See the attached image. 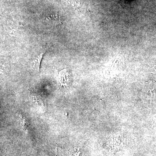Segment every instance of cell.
I'll list each match as a JSON object with an SVG mask.
<instances>
[{
    "instance_id": "obj_1",
    "label": "cell",
    "mask_w": 156,
    "mask_h": 156,
    "mask_svg": "<svg viewBox=\"0 0 156 156\" xmlns=\"http://www.w3.org/2000/svg\"><path fill=\"white\" fill-rule=\"evenodd\" d=\"M69 74L66 69L60 71L58 73V81L60 87L67 86L69 83Z\"/></svg>"
},
{
    "instance_id": "obj_2",
    "label": "cell",
    "mask_w": 156,
    "mask_h": 156,
    "mask_svg": "<svg viewBox=\"0 0 156 156\" xmlns=\"http://www.w3.org/2000/svg\"><path fill=\"white\" fill-rule=\"evenodd\" d=\"M45 52H46V50L41 51L33 58L32 61L33 66L35 69H36L38 72L40 71L41 62Z\"/></svg>"
},
{
    "instance_id": "obj_3",
    "label": "cell",
    "mask_w": 156,
    "mask_h": 156,
    "mask_svg": "<svg viewBox=\"0 0 156 156\" xmlns=\"http://www.w3.org/2000/svg\"><path fill=\"white\" fill-rule=\"evenodd\" d=\"M20 118H21V120H22V122L23 124V129L26 131L29 128V123L27 121L26 119L25 118L22 116V115H20Z\"/></svg>"
},
{
    "instance_id": "obj_4",
    "label": "cell",
    "mask_w": 156,
    "mask_h": 156,
    "mask_svg": "<svg viewBox=\"0 0 156 156\" xmlns=\"http://www.w3.org/2000/svg\"><path fill=\"white\" fill-rule=\"evenodd\" d=\"M34 100L36 102L38 105L39 107H41V108L42 109L44 108V103H43V101L41 99H39L37 98V97H34Z\"/></svg>"
}]
</instances>
